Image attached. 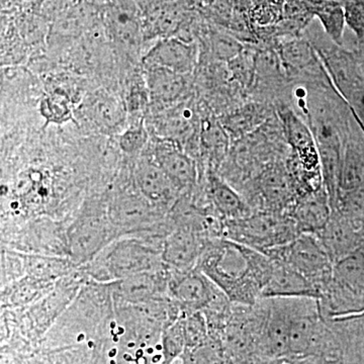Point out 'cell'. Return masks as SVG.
Here are the masks:
<instances>
[{
    "label": "cell",
    "instance_id": "obj_15",
    "mask_svg": "<svg viewBox=\"0 0 364 364\" xmlns=\"http://www.w3.org/2000/svg\"><path fill=\"white\" fill-rule=\"evenodd\" d=\"M170 270L164 267L158 272L141 273L117 282V294L132 304H142L159 298L166 291Z\"/></svg>",
    "mask_w": 364,
    "mask_h": 364
},
{
    "label": "cell",
    "instance_id": "obj_23",
    "mask_svg": "<svg viewBox=\"0 0 364 364\" xmlns=\"http://www.w3.org/2000/svg\"><path fill=\"white\" fill-rule=\"evenodd\" d=\"M263 198L269 207L282 208L291 200V186L286 174L277 168L263 174L260 182Z\"/></svg>",
    "mask_w": 364,
    "mask_h": 364
},
{
    "label": "cell",
    "instance_id": "obj_25",
    "mask_svg": "<svg viewBox=\"0 0 364 364\" xmlns=\"http://www.w3.org/2000/svg\"><path fill=\"white\" fill-rule=\"evenodd\" d=\"M202 144L208 159L213 163H219L227 152L226 131L218 123L205 122L202 129Z\"/></svg>",
    "mask_w": 364,
    "mask_h": 364
},
{
    "label": "cell",
    "instance_id": "obj_7",
    "mask_svg": "<svg viewBox=\"0 0 364 364\" xmlns=\"http://www.w3.org/2000/svg\"><path fill=\"white\" fill-rule=\"evenodd\" d=\"M134 177L140 195L155 207H173L181 191L152 156H141Z\"/></svg>",
    "mask_w": 364,
    "mask_h": 364
},
{
    "label": "cell",
    "instance_id": "obj_4",
    "mask_svg": "<svg viewBox=\"0 0 364 364\" xmlns=\"http://www.w3.org/2000/svg\"><path fill=\"white\" fill-rule=\"evenodd\" d=\"M262 253L301 273L317 287L321 298L331 282L334 263L316 234H301L286 245Z\"/></svg>",
    "mask_w": 364,
    "mask_h": 364
},
{
    "label": "cell",
    "instance_id": "obj_19",
    "mask_svg": "<svg viewBox=\"0 0 364 364\" xmlns=\"http://www.w3.org/2000/svg\"><path fill=\"white\" fill-rule=\"evenodd\" d=\"M364 189V153L356 146H347L342 153L338 179V196L333 213L342 203Z\"/></svg>",
    "mask_w": 364,
    "mask_h": 364
},
{
    "label": "cell",
    "instance_id": "obj_12",
    "mask_svg": "<svg viewBox=\"0 0 364 364\" xmlns=\"http://www.w3.org/2000/svg\"><path fill=\"white\" fill-rule=\"evenodd\" d=\"M272 277L263 291L262 299L306 298L318 301L321 299L317 287L301 273L279 261L272 260Z\"/></svg>",
    "mask_w": 364,
    "mask_h": 364
},
{
    "label": "cell",
    "instance_id": "obj_6",
    "mask_svg": "<svg viewBox=\"0 0 364 364\" xmlns=\"http://www.w3.org/2000/svg\"><path fill=\"white\" fill-rule=\"evenodd\" d=\"M316 235L320 238L333 263L350 254L364 250L363 218L332 213L329 223Z\"/></svg>",
    "mask_w": 364,
    "mask_h": 364
},
{
    "label": "cell",
    "instance_id": "obj_8",
    "mask_svg": "<svg viewBox=\"0 0 364 364\" xmlns=\"http://www.w3.org/2000/svg\"><path fill=\"white\" fill-rule=\"evenodd\" d=\"M280 117L284 123L287 140L298 155V166L305 173V182L310 184L313 191H316L311 184V176L322 177V173H320V155L312 131L310 127L306 126L289 109L280 112Z\"/></svg>",
    "mask_w": 364,
    "mask_h": 364
},
{
    "label": "cell",
    "instance_id": "obj_34",
    "mask_svg": "<svg viewBox=\"0 0 364 364\" xmlns=\"http://www.w3.org/2000/svg\"><path fill=\"white\" fill-rule=\"evenodd\" d=\"M282 58H279L273 52L260 53L256 56V72L261 76H273L277 74L280 67Z\"/></svg>",
    "mask_w": 364,
    "mask_h": 364
},
{
    "label": "cell",
    "instance_id": "obj_27",
    "mask_svg": "<svg viewBox=\"0 0 364 364\" xmlns=\"http://www.w3.org/2000/svg\"><path fill=\"white\" fill-rule=\"evenodd\" d=\"M186 347L182 318L167 327L162 338V352L165 364L171 363Z\"/></svg>",
    "mask_w": 364,
    "mask_h": 364
},
{
    "label": "cell",
    "instance_id": "obj_11",
    "mask_svg": "<svg viewBox=\"0 0 364 364\" xmlns=\"http://www.w3.org/2000/svg\"><path fill=\"white\" fill-rule=\"evenodd\" d=\"M151 156L154 158L181 193H188L195 188L198 178L195 162L182 152L178 145L158 139Z\"/></svg>",
    "mask_w": 364,
    "mask_h": 364
},
{
    "label": "cell",
    "instance_id": "obj_31",
    "mask_svg": "<svg viewBox=\"0 0 364 364\" xmlns=\"http://www.w3.org/2000/svg\"><path fill=\"white\" fill-rule=\"evenodd\" d=\"M346 25L359 40L364 39V0H348L344 6Z\"/></svg>",
    "mask_w": 364,
    "mask_h": 364
},
{
    "label": "cell",
    "instance_id": "obj_20",
    "mask_svg": "<svg viewBox=\"0 0 364 364\" xmlns=\"http://www.w3.org/2000/svg\"><path fill=\"white\" fill-rule=\"evenodd\" d=\"M154 207L144 196L123 198L112 208V221L117 227L129 229L152 225L154 218L152 210Z\"/></svg>",
    "mask_w": 364,
    "mask_h": 364
},
{
    "label": "cell",
    "instance_id": "obj_28",
    "mask_svg": "<svg viewBox=\"0 0 364 364\" xmlns=\"http://www.w3.org/2000/svg\"><path fill=\"white\" fill-rule=\"evenodd\" d=\"M186 347L198 348L202 346L208 334V320L203 312L189 313L182 318Z\"/></svg>",
    "mask_w": 364,
    "mask_h": 364
},
{
    "label": "cell",
    "instance_id": "obj_22",
    "mask_svg": "<svg viewBox=\"0 0 364 364\" xmlns=\"http://www.w3.org/2000/svg\"><path fill=\"white\" fill-rule=\"evenodd\" d=\"M109 26L114 39L126 48H135L141 39V30L135 14L129 9H117L109 14Z\"/></svg>",
    "mask_w": 364,
    "mask_h": 364
},
{
    "label": "cell",
    "instance_id": "obj_21",
    "mask_svg": "<svg viewBox=\"0 0 364 364\" xmlns=\"http://www.w3.org/2000/svg\"><path fill=\"white\" fill-rule=\"evenodd\" d=\"M123 105L117 100L107 95H100L90 102L88 114L95 124L102 129L114 130L121 126L124 119Z\"/></svg>",
    "mask_w": 364,
    "mask_h": 364
},
{
    "label": "cell",
    "instance_id": "obj_29",
    "mask_svg": "<svg viewBox=\"0 0 364 364\" xmlns=\"http://www.w3.org/2000/svg\"><path fill=\"white\" fill-rule=\"evenodd\" d=\"M313 59L312 47L305 41H293L282 48V61L291 68H305Z\"/></svg>",
    "mask_w": 364,
    "mask_h": 364
},
{
    "label": "cell",
    "instance_id": "obj_17",
    "mask_svg": "<svg viewBox=\"0 0 364 364\" xmlns=\"http://www.w3.org/2000/svg\"><path fill=\"white\" fill-rule=\"evenodd\" d=\"M153 128L158 139L178 145L193 136V112L183 104L165 107L153 119Z\"/></svg>",
    "mask_w": 364,
    "mask_h": 364
},
{
    "label": "cell",
    "instance_id": "obj_33",
    "mask_svg": "<svg viewBox=\"0 0 364 364\" xmlns=\"http://www.w3.org/2000/svg\"><path fill=\"white\" fill-rule=\"evenodd\" d=\"M212 46L215 56L230 60V61L243 51L240 43L237 42L230 36L222 35V33H218L213 37Z\"/></svg>",
    "mask_w": 364,
    "mask_h": 364
},
{
    "label": "cell",
    "instance_id": "obj_24",
    "mask_svg": "<svg viewBox=\"0 0 364 364\" xmlns=\"http://www.w3.org/2000/svg\"><path fill=\"white\" fill-rule=\"evenodd\" d=\"M315 14L318 16L325 32L329 35V37L337 45H341L345 25H346L344 6L336 4V2H327V4H321L316 9Z\"/></svg>",
    "mask_w": 364,
    "mask_h": 364
},
{
    "label": "cell",
    "instance_id": "obj_3",
    "mask_svg": "<svg viewBox=\"0 0 364 364\" xmlns=\"http://www.w3.org/2000/svg\"><path fill=\"white\" fill-rule=\"evenodd\" d=\"M222 225L223 232L226 234L224 237L260 252L286 245L301 235L291 215L287 217L277 213L251 214Z\"/></svg>",
    "mask_w": 364,
    "mask_h": 364
},
{
    "label": "cell",
    "instance_id": "obj_9",
    "mask_svg": "<svg viewBox=\"0 0 364 364\" xmlns=\"http://www.w3.org/2000/svg\"><path fill=\"white\" fill-rule=\"evenodd\" d=\"M210 238L184 228H173L162 245V260L170 272L196 267L205 244Z\"/></svg>",
    "mask_w": 364,
    "mask_h": 364
},
{
    "label": "cell",
    "instance_id": "obj_30",
    "mask_svg": "<svg viewBox=\"0 0 364 364\" xmlns=\"http://www.w3.org/2000/svg\"><path fill=\"white\" fill-rule=\"evenodd\" d=\"M263 119V112L257 107H248L247 109L236 112L228 117L224 128L233 135H241L252 130Z\"/></svg>",
    "mask_w": 364,
    "mask_h": 364
},
{
    "label": "cell",
    "instance_id": "obj_36",
    "mask_svg": "<svg viewBox=\"0 0 364 364\" xmlns=\"http://www.w3.org/2000/svg\"><path fill=\"white\" fill-rule=\"evenodd\" d=\"M361 41H363V54H364V39L361 40Z\"/></svg>",
    "mask_w": 364,
    "mask_h": 364
},
{
    "label": "cell",
    "instance_id": "obj_1",
    "mask_svg": "<svg viewBox=\"0 0 364 364\" xmlns=\"http://www.w3.org/2000/svg\"><path fill=\"white\" fill-rule=\"evenodd\" d=\"M196 267L232 303L253 306L272 277L273 262L264 253L226 237L210 238Z\"/></svg>",
    "mask_w": 364,
    "mask_h": 364
},
{
    "label": "cell",
    "instance_id": "obj_35",
    "mask_svg": "<svg viewBox=\"0 0 364 364\" xmlns=\"http://www.w3.org/2000/svg\"><path fill=\"white\" fill-rule=\"evenodd\" d=\"M53 1H54V4H56V6L65 7L71 6L75 0H53Z\"/></svg>",
    "mask_w": 364,
    "mask_h": 364
},
{
    "label": "cell",
    "instance_id": "obj_16",
    "mask_svg": "<svg viewBox=\"0 0 364 364\" xmlns=\"http://www.w3.org/2000/svg\"><path fill=\"white\" fill-rule=\"evenodd\" d=\"M208 193L215 214L224 222L242 219L252 214L242 196L214 171L208 173Z\"/></svg>",
    "mask_w": 364,
    "mask_h": 364
},
{
    "label": "cell",
    "instance_id": "obj_2",
    "mask_svg": "<svg viewBox=\"0 0 364 364\" xmlns=\"http://www.w3.org/2000/svg\"><path fill=\"white\" fill-rule=\"evenodd\" d=\"M164 267L162 250L138 238L111 242L87 262L88 273L100 282H117Z\"/></svg>",
    "mask_w": 364,
    "mask_h": 364
},
{
    "label": "cell",
    "instance_id": "obj_5",
    "mask_svg": "<svg viewBox=\"0 0 364 364\" xmlns=\"http://www.w3.org/2000/svg\"><path fill=\"white\" fill-rule=\"evenodd\" d=\"M167 293L186 312H205L227 299L214 282L198 267L170 272Z\"/></svg>",
    "mask_w": 364,
    "mask_h": 364
},
{
    "label": "cell",
    "instance_id": "obj_18",
    "mask_svg": "<svg viewBox=\"0 0 364 364\" xmlns=\"http://www.w3.org/2000/svg\"><path fill=\"white\" fill-rule=\"evenodd\" d=\"M332 208L327 193L316 191L304 196L296 203L291 217L299 233L317 234L324 229L332 217Z\"/></svg>",
    "mask_w": 364,
    "mask_h": 364
},
{
    "label": "cell",
    "instance_id": "obj_32",
    "mask_svg": "<svg viewBox=\"0 0 364 364\" xmlns=\"http://www.w3.org/2000/svg\"><path fill=\"white\" fill-rule=\"evenodd\" d=\"M43 112L45 117L51 119L53 122L67 121L70 117V109L65 97L59 95H52L43 102Z\"/></svg>",
    "mask_w": 364,
    "mask_h": 364
},
{
    "label": "cell",
    "instance_id": "obj_13",
    "mask_svg": "<svg viewBox=\"0 0 364 364\" xmlns=\"http://www.w3.org/2000/svg\"><path fill=\"white\" fill-rule=\"evenodd\" d=\"M145 70L150 102L157 109L176 105L186 93L188 87L186 75L162 67L147 66Z\"/></svg>",
    "mask_w": 364,
    "mask_h": 364
},
{
    "label": "cell",
    "instance_id": "obj_10",
    "mask_svg": "<svg viewBox=\"0 0 364 364\" xmlns=\"http://www.w3.org/2000/svg\"><path fill=\"white\" fill-rule=\"evenodd\" d=\"M196 48L179 38L167 37L158 40L144 56V66L162 67L186 75L196 64Z\"/></svg>",
    "mask_w": 364,
    "mask_h": 364
},
{
    "label": "cell",
    "instance_id": "obj_14",
    "mask_svg": "<svg viewBox=\"0 0 364 364\" xmlns=\"http://www.w3.org/2000/svg\"><path fill=\"white\" fill-rule=\"evenodd\" d=\"M111 230L98 219H86L73 227L69 238L71 254L76 260L90 262L100 251L111 243Z\"/></svg>",
    "mask_w": 364,
    "mask_h": 364
},
{
    "label": "cell",
    "instance_id": "obj_26",
    "mask_svg": "<svg viewBox=\"0 0 364 364\" xmlns=\"http://www.w3.org/2000/svg\"><path fill=\"white\" fill-rule=\"evenodd\" d=\"M149 142V132L143 117H136L119 136V147L128 155H138Z\"/></svg>",
    "mask_w": 364,
    "mask_h": 364
}]
</instances>
